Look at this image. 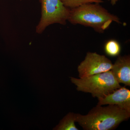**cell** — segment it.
I'll list each match as a JSON object with an SVG mask.
<instances>
[{"instance_id": "cell-3", "label": "cell", "mask_w": 130, "mask_h": 130, "mask_svg": "<svg viewBox=\"0 0 130 130\" xmlns=\"http://www.w3.org/2000/svg\"><path fill=\"white\" fill-rule=\"evenodd\" d=\"M70 80L77 90L90 93L98 99L121 87L111 70L83 78L70 77Z\"/></svg>"}, {"instance_id": "cell-7", "label": "cell", "mask_w": 130, "mask_h": 130, "mask_svg": "<svg viewBox=\"0 0 130 130\" xmlns=\"http://www.w3.org/2000/svg\"><path fill=\"white\" fill-rule=\"evenodd\" d=\"M111 71L119 83L130 86L129 55L118 56Z\"/></svg>"}, {"instance_id": "cell-11", "label": "cell", "mask_w": 130, "mask_h": 130, "mask_svg": "<svg viewBox=\"0 0 130 130\" xmlns=\"http://www.w3.org/2000/svg\"><path fill=\"white\" fill-rule=\"evenodd\" d=\"M110 2V3L112 6L116 5V3L119 1V0H108Z\"/></svg>"}, {"instance_id": "cell-1", "label": "cell", "mask_w": 130, "mask_h": 130, "mask_svg": "<svg viewBox=\"0 0 130 130\" xmlns=\"http://www.w3.org/2000/svg\"><path fill=\"white\" fill-rule=\"evenodd\" d=\"M76 122L84 130H112L128 120L130 112L116 105H97L86 115L75 113Z\"/></svg>"}, {"instance_id": "cell-4", "label": "cell", "mask_w": 130, "mask_h": 130, "mask_svg": "<svg viewBox=\"0 0 130 130\" xmlns=\"http://www.w3.org/2000/svg\"><path fill=\"white\" fill-rule=\"evenodd\" d=\"M41 7V18L36 27V32L42 34L48 26L54 24H66L70 9L60 0H39Z\"/></svg>"}, {"instance_id": "cell-10", "label": "cell", "mask_w": 130, "mask_h": 130, "mask_svg": "<svg viewBox=\"0 0 130 130\" xmlns=\"http://www.w3.org/2000/svg\"><path fill=\"white\" fill-rule=\"evenodd\" d=\"M66 7L72 9L90 3H102V0H60Z\"/></svg>"}, {"instance_id": "cell-6", "label": "cell", "mask_w": 130, "mask_h": 130, "mask_svg": "<svg viewBox=\"0 0 130 130\" xmlns=\"http://www.w3.org/2000/svg\"><path fill=\"white\" fill-rule=\"evenodd\" d=\"M98 100L97 105H116L130 112V90L125 86H121Z\"/></svg>"}, {"instance_id": "cell-5", "label": "cell", "mask_w": 130, "mask_h": 130, "mask_svg": "<svg viewBox=\"0 0 130 130\" xmlns=\"http://www.w3.org/2000/svg\"><path fill=\"white\" fill-rule=\"evenodd\" d=\"M112 61L105 55L88 52L77 68L79 78H83L111 70Z\"/></svg>"}, {"instance_id": "cell-9", "label": "cell", "mask_w": 130, "mask_h": 130, "mask_svg": "<svg viewBox=\"0 0 130 130\" xmlns=\"http://www.w3.org/2000/svg\"><path fill=\"white\" fill-rule=\"evenodd\" d=\"M121 46L119 43L115 40H110L106 42L104 46V51L108 56L116 57L120 55Z\"/></svg>"}, {"instance_id": "cell-2", "label": "cell", "mask_w": 130, "mask_h": 130, "mask_svg": "<svg viewBox=\"0 0 130 130\" xmlns=\"http://www.w3.org/2000/svg\"><path fill=\"white\" fill-rule=\"evenodd\" d=\"M99 3H90L70 9L68 21L73 25L91 27L103 33L113 22L121 24L118 17L109 13Z\"/></svg>"}, {"instance_id": "cell-8", "label": "cell", "mask_w": 130, "mask_h": 130, "mask_svg": "<svg viewBox=\"0 0 130 130\" xmlns=\"http://www.w3.org/2000/svg\"><path fill=\"white\" fill-rule=\"evenodd\" d=\"M75 113L70 112L60 120L53 130H79L75 125Z\"/></svg>"}]
</instances>
